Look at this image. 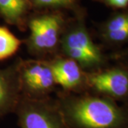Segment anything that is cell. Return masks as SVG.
Segmentation results:
<instances>
[{
	"label": "cell",
	"instance_id": "cell-1",
	"mask_svg": "<svg viewBox=\"0 0 128 128\" xmlns=\"http://www.w3.org/2000/svg\"><path fill=\"white\" fill-rule=\"evenodd\" d=\"M56 103L70 128H128V105L90 92L57 90Z\"/></svg>",
	"mask_w": 128,
	"mask_h": 128
},
{
	"label": "cell",
	"instance_id": "cell-2",
	"mask_svg": "<svg viewBox=\"0 0 128 128\" xmlns=\"http://www.w3.org/2000/svg\"><path fill=\"white\" fill-rule=\"evenodd\" d=\"M58 55L75 60L86 73L98 70L110 64V56L93 41L81 16L65 27Z\"/></svg>",
	"mask_w": 128,
	"mask_h": 128
},
{
	"label": "cell",
	"instance_id": "cell-3",
	"mask_svg": "<svg viewBox=\"0 0 128 128\" xmlns=\"http://www.w3.org/2000/svg\"><path fill=\"white\" fill-rule=\"evenodd\" d=\"M29 36L24 41L28 53L36 59L48 60L58 55L65 19L58 12L43 14L28 22Z\"/></svg>",
	"mask_w": 128,
	"mask_h": 128
},
{
	"label": "cell",
	"instance_id": "cell-4",
	"mask_svg": "<svg viewBox=\"0 0 128 128\" xmlns=\"http://www.w3.org/2000/svg\"><path fill=\"white\" fill-rule=\"evenodd\" d=\"M14 113L20 128H70L51 97L31 99L21 96Z\"/></svg>",
	"mask_w": 128,
	"mask_h": 128
},
{
	"label": "cell",
	"instance_id": "cell-5",
	"mask_svg": "<svg viewBox=\"0 0 128 128\" xmlns=\"http://www.w3.org/2000/svg\"><path fill=\"white\" fill-rule=\"evenodd\" d=\"M18 74L22 96L24 97L44 99L57 90L54 73L46 60H24L19 57Z\"/></svg>",
	"mask_w": 128,
	"mask_h": 128
},
{
	"label": "cell",
	"instance_id": "cell-6",
	"mask_svg": "<svg viewBox=\"0 0 128 128\" xmlns=\"http://www.w3.org/2000/svg\"><path fill=\"white\" fill-rule=\"evenodd\" d=\"M87 92L128 105V67L115 62L87 73Z\"/></svg>",
	"mask_w": 128,
	"mask_h": 128
},
{
	"label": "cell",
	"instance_id": "cell-7",
	"mask_svg": "<svg viewBox=\"0 0 128 128\" xmlns=\"http://www.w3.org/2000/svg\"><path fill=\"white\" fill-rule=\"evenodd\" d=\"M53 71L56 82L63 91L82 93L87 92V73L75 60L57 55L46 60Z\"/></svg>",
	"mask_w": 128,
	"mask_h": 128
},
{
	"label": "cell",
	"instance_id": "cell-8",
	"mask_svg": "<svg viewBox=\"0 0 128 128\" xmlns=\"http://www.w3.org/2000/svg\"><path fill=\"white\" fill-rule=\"evenodd\" d=\"M19 57L4 68H0V119L14 113L22 96L18 74Z\"/></svg>",
	"mask_w": 128,
	"mask_h": 128
},
{
	"label": "cell",
	"instance_id": "cell-9",
	"mask_svg": "<svg viewBox=\"0 0 128 128\" xmlns=\"http://www.w3.org/2000/svg\"><path fill=\"white\" fill-rule=\"evenodd\" d=\"M28 9V0H0V16L6 23L22 28Z\"/></svg>",
	"mask_w": 128,
	"mask_h": 128
},
{
	"label": "cell",
	"instance_id": "cell-10",
	"mask_svg": "<svg viewBox=\"0 0 128 128\" xmlns=\"http://www.w3.org/2000/svg\"><path fill=\"white\" fill-rule=\"evenodd\" d=\"M22 44L23 41L16 36L8 28L0 26V61L14 56Z\"/></svg>",
	"mask_w": 128,
	"mask_h": 128
},
{
	"label": "cell",
	"instance_id": "cell-11",
	"mask_svg": "<svg viewBox=\"0 0 128 128\" xmlns=\"http://www.w3.org/2000/svg\"><path fill=\"white\" fill-rule=\"evenodd\" d=\"M128 26V12H120L111 16L103 24L100 30L99 36L111 32H117Z\"/></svg>",
	"mask_w": 128,
	"mask_h": 128
},
{
	"label": "cell",
	"instance_id": "cell-12",
	"mask_svg": "<svg viewBox=\"0 0 128 128\" xmlns=\"http://www.w3.org/2000/svg\"><path fill=\"white\" fill-rule=\"evenodd\" d=\"M32 4L38 8H67L76 6V0H31Z\"/></svg>",
	"mask_w": 128,
	"mask_h": 128
},
{
	"label": "cell",
	"instance_id": "cell-13",
	"mask_svg": "<svg viewBox=\"0 0 128 128\" xmlns=\"http://www.w3.org/2000/svg\"><path fill=\"white\" fill-rule=\"evenodd\" d=\"M110 58L114 60L115 62L123 64L128 67V46L114 51L110 56Z\"/></svg>",
	"mask_w": 128,
	"mask_h": 128
},
{
	"label": "cell",
	"instance_id": "cell-14",
	"mask_svg": "<svg viewBox=\"0 0 128 128\" xmlns=\"http://www.w3.org/2000/svg\"><path fill=\"white\" fill-rule=\"evenodd\" d=\"M111 7L115 9H124L128 6V0H104Z\"/></svg>",
	"mask_w": 128,
	"mask_h": 128
}]
</instances>
